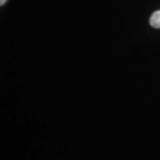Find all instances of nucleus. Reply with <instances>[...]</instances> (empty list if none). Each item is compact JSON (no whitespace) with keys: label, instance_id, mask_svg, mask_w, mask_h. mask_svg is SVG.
I'll use <instances>...</instances> for the list:
<instances>
[{"label":"nucleus","instance_id":"obj_2","mask_svg":"<svg viewBox=\"0 0 160 160\" xmlns=\"http://www.w3.org/2000/svg\"><path fill=\"white\" fill-rule=\"evenodd\" d=\"M7 0H0V5H4Z\"/></svg>","mask_w":160,"mask_h":160},{"label":"nucleus","instance_id":"obj_1","mask_svg":"<svg viewBox=\"0 0 160 160\" xmlns=\"http://www.w3.org/2000/svg\"><path fill=\"white\" fill-rule=\"evenodd\" d=\"M149 24L154 29H160V10L153 12V14L149 18Z\"/></svg>","mask_w":160,"mask_h":160}]
</instances>
